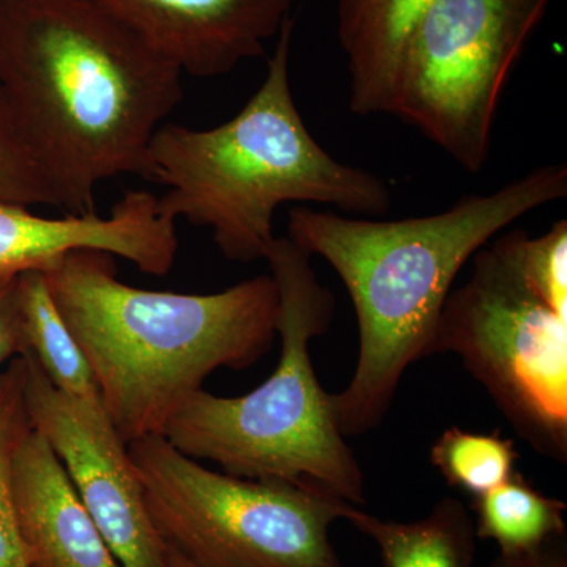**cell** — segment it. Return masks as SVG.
<instances>
[{
  "mask_svg": "<svg viewBox=\"0 0 567 567\" xmlns=\"http://www.w3.org/2000/svg\"><path fill=\"white\" fill-rule=\"evenodd\" d=\"M182 78L99 0H0V84L69 215L96 212L104 181H147Z\"/></svg>",
  "mask_w": 567,
  "mask_h": 567,
  "instance_id": "6da1fadb",
  "label": "cell"
},
{
  "mask_svg": "<svg viewBox=\"0 0 567 567\" xmlns=\"http://www.w3.org/2000/svg\"><path fill=\"white\" fill-rule=\"evenodd\" d=\"M566 197L567 166L557 163L416 218L379 221L309 207L290 210L287 237L331 265L357 315V368L346 390L331 395L346 439L383 423L406 369L429 357L465 264L522 216Z\"/></svg>",
  "mask_w": 567,
  "mask_h": 567,
  "instance_id": "7a4b0ae2",
  "label": "cell"
},
{
  "mask_svg": "<svg viewBox=\"0 0 567 567\" xmlns=\"http://www.w3.org/2000/svg\"><path fill=\"white\" fill-rule=\"evenodd\" d=\"M41 274L126 445L163 435L213 372L251 368L278 338L270 274L221 292H158L122 282L114 256L95 249L66 254Z\"/></svg>",
  "mask_w": 567,
  "mask_h": 567,
  "instance_id": "3957f363",
  "label": "cell"
},
{
  "mask_svg": "<svg viewBox=\"0 0 567 567\" xmlns=\"http://www.w3.org/2000/svg\"><path fill=\"white\" fill-rule=\"evenodd\" d=\"M295 20L279 32L260 87L221 125L163 123L148 148L147 181L166 186L162 212L207 227L233 262L267 257L284 204L330 205L352 215H385L390 185L324 151L309 132L290 85Z\"/></svg>",
  "mask_w": 567,
  "mask_h": 567,
  "instance_id": "277c9868",
  "label": "cell"
},
{
  "mask_svg": "<svg viewBox=\"0 0 567 567\" xmlns=\"http://www.w3.org/2000/svg\"><path fill=\"white\" fill-rule=\"evenodd\" d=\"M265 260L279 295L281 353L274 374L238 398L197 391L163 435L186 456L218 464L227 475L312 488L361 507L363 470L311 357L312 341L333 322V293L317 278L311 256L289 237H276Z\"/></svg>",
  "mask_w": 567,
  "mask_h": 567,
  "instance_id": "5b68a950",
  "label": "cell"
},
{
  "mask_svg": "<svg viewBox=\"0 0 567 567\" xmlns=\"http://www.w3.org/2000/svg\"><path fill=\"white\" fill-rule=\"evenodd\" d=\"M153 524L197 567H344L330 539L349 503L293 484L245 480L186 456L164 435L128 443Z\"/></svg>",
  "mask_w": 567,
  "mask_h": 567,
  "instance_id": "8992f818",
  "label": "cell"
},
{
  "mask_svg": "<svg viewBox=\"0 0 567 567\" xmlns=\"http://www.w3.org/2000/svg\"><path fill=\"white\" fill-rule=\"evenodd\" d=\"M447 295L429 354L454 353L525 442L567 458V319L522 271L507 233Z\"/></svg>",
  "mask_w": 567,
  "mask_h": 567,
  "instance_id": "52a82bcc",
  "label": "cell"
},
{
  "mask_svg": "<svg viewBox=\"0 0 567 567\" xmlns=\"http://www.w3.org/2000/svg\"><path fill=\"white\" fill-rule=\"evenodd\" d=\"M551 0H435L410 35L386 114L483 171L506 82Z\"/></svg>",
  "mask_w": 567,
  "mask_h": 567,
  "instance_id": "ba28073f",
  "label": "cell"
},
{
  "mask_svg": "<svg viewBox=\"0 0 567 567\" xmlns=\"http://www.w3.org/2000/svg\"><path fill=\"white\" fill-rule=\"evenodd\" d=\"M25 409L59 457L74 491L122 567H166L167 548L153 524L128 445L106 412L62 394L29 353Z\"/></svg>",
  "mask_w": 567,
  "mask_h": 567,
  "instance_id": "9c48e42d",
  "label": "cell"
},
{
  "mask_svg": "<svg viewBox=\"0 0 567 567\" xmlns=\"http://www.w3.org/2000/svg\"><path fill=\"white\" fill-rule=\"evenodd\" d=\"M80 249L122 257L142 274L164 276L178 252L177 221L162 212L158 196L144 189L126 192L104 216L65 213L51 218L24 205L0 203V278L48 270Z\"/></svg>",
  "mask_w": 567,
  "mask_h": 567,
  "instance_id": "30bf717a",
  "label": "cell"
},
{
  "mask_svg": "<svg viewBox=\"0 0 567 567\" xmlns=\"http://www.w3.org/2000/svg\"><path fill=\"white\" fill-rule=\"evenodd\" d=\"M183 74L218 78L262 58L300 0H99Z\"/></svg>",
  "mask_w": 567,
  "mask_h": 567,
  "instance_id": "8fae6325",
  "label": "cell"
},
{
  "mask_svg": "<svg viewBox=\"0 0 567 567\" xmlns=\"http://www.w3.org/2000/svg\"><path fill=\"white\" fill-rule=\"evenodd\" d=\"M11 488L29 567H122L61 461L32 427L14 453Z\"/></svg>",
  "mask_w": 567,
  "mask_h": 567,
  "instance_id": "7c38bea8",
  "label": "cell"
},
{
  "mask_svg": "<svg viewBox=\"0 0 567 567\" xmlns=\"http://www.w3.org/2000/svg\"><path fill=\"white\" fill-rule=\"evenodd\" d=\"M435 0H339L338 37L350 80V110L386 114L410 35Z\"/></svg>",
  "mask_w": 567,
  "mask_h": 567,
  "instance_id": "4fadbf2b",
  "label": "cell"
},
{
  "mask_svg": "<svg viewBox=\"0 0 567 567\" xmlns=\"http://www.w3.org/2000/svg\"><path fill=\"white\" fill-rule=\"evenodd\" d=\"M344 520L377 544L383 567H473L475 520L456 498L440 499L413 522L383 520L350 506Z\"/></svg>",
  "mask_w": 567,
  "mask_h": 567,
  "instance_id": "5bb4252c",
  "label": "cell"
},
{
  "mask_svg": "<svg viewBox=\"0 0 567 567\" xmlns=\"http://www.w3.org/2000/svg\"><path fill=\"white\" fill-rule=\"evenodd\" d=\"M18 301L25 353L62 394L80 405L106 412L87 358L63 322L41 271L18 276Z\"/></svg>",
  "mask_w": 567,
  "mask_h": 567,
  "instance_id": "9a60e30c",
  "label": "cell"
},
{
  "mask_svg": "<svg viewBox=\"0 0 567 567\" xmlns=\"http://www.w3.org/2000/svg\"><path fill=\"white\" fill-rule=\"evenodd\" d=\"M473 509L476 536L494 540L499 554H525L566 535V503L544 495L518 472L477 496Z\"/></svg>",
  "mask_w": 567,
  "mask_h": 567,
  "instance_id": "2e32d148",
  "label": "cell"
},
{
  "mask_svg": "<svg viewBox=\"0 0 567 567\" xmlns=\"http://www.w3.org/2000/svg\"><path fill=\"white\" fill-rule=\"evenodd\" d=\"M517 461L516 443L496 431L481 434L450 427L431 447L432 465L446 483L473 498L487 494L516 475Z\"/></svg>",
  "mask_w": 567,
  "mask_h": 567,
  "instance_id": "e0dca14e",
  "label": "cell"
},
{
  "mask_svg": "<svg viewBox=\"0 0 567 567\" xmlns=\"http://www.w3.org/2000/svg\"><path fill=\"white\" fill-rule=\"evenodd\" d=\"M28 361L11 360L0 374V567H29L14 514L13 457L22 436L32 427L25 409Z\"/></svg>",
  "mask_w": 567,
  "mask_h": 567,
  "instance_id": "ac0fdd59",
  "label": "cell"
},
{
  "mask_svg": "<svg viewBox=\"0 0 567 567\" xmlns=\"http://www.w3.org/2000/svg\"><path fill=\"white\" fill-rule=\"evenodd\" d=\"M0 203L58 207L6 89L0 84Z\"/></svg>",
  "mask_w": 567,
  "mask_h": 567,
  "instance_id": "d6986e66",
  "label": "cell"
},
{
  "mask_svg": "<svg viewBox=\"0 0 567 567\" xmlns=\"http://www.w3.org/2000/svg\"><path fill=\"white\" fill-rule=\"evenodd\" d=\"M509 235L522 271L558 316L567 319V221L561 219L539 237L522 229Z\"/></svg>",
  "mask_w": 567,
  "mask_h": 567,
  "instance_id": "ffe728a7",
  "label": "cell"
},
{
  "mask_svg": "<svg viewBox=\"0 0 567 567\" xmlns=\"http://www.w3.org/2000/svg\"><path fill=\"white\" fill-rule=\"evenodd\" d=\"M25 353L17 278H0V374Z\"/></svg>",
  "mask_w": 567,
  "mask_h": 567,
  "instance_id": "44dd1931",
  "label": "cell"
},
{
  "mask_svg": "<svg viewBox=\"0 0 567 567\" xmlns=\"http://www.w3.org/2000/svg\"><path fill=\"white\" fill-rule=\"evenodd\" d=\"M488 567H567L566 535L525 554H499Z\"/></svg>",
  "mask_w": 567,
  "mask_h": 567,
  "instance_id": "7402d4cb",
  "label": "cell"
},
{
  "mask_svg": "<svg viewBox=\"0 0 567 567\" xmlns=\"http://www.w3.org/2000/svg\"><path fill=\"white\" fill-rule=\"evenodd\" d=\"M167 558H166V567H197L193 565L192 561H188L185 557H182L177 550L174 548L167 547Z\"/></svg>",
  "mask_w": 567,
  "mask_h": 567,
  "instance_id": "603a6c76",
  "label": "cell"
}]
</instances>
